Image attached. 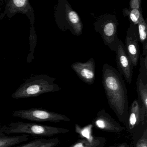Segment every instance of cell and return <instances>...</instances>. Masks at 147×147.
Wrapping results in <instances>:
<instances>
[{
    "instance_id": "obj_1",
    "label": "cell",
    "mask_w": 147,
    "mask_h": 147,
    "mask_svg": "<svg viewBox=\"0 0 147 147\" xmlns=\"http://www.w3.org/2000/svg\"><path fill=\"white\" fill-rule=\"evenodd\" d=\"M102 84L108 104L119 120L126 124L129 114V102L126 86L123 76L107 63L102 68Z\"/></svg>"
},
{
    "instance_id": "obj_16",
    "label": "cell",
    "mask_w": 147,
    "mask_h": 147,
    "mask_svg": "<svg viewBox=\"0 0 147 147\" xmlns=\"http://www.w3.org/2000/svg\"><path fill=\"white\" fill-rule=\"evenodd\" d=\"M146 20L144 18L143 16H141L139 23L137 25L139 42L142 45L143 56L147 55V24Z\"/></svg>"
},
{
    "instance_id": "obj_9",
    "label": "cell",
    "mask_w": 147,
    "mask_h": 147,
    "mask_svg": "<svg viewBox=\"0 0 147 147\" xmlns=\"http://www.w3.org/2000/svg\"><path fill=\"white\" fill-rule=\"evenodd\" d=\"M92 123L98 129L111 133H120L125 129V127L113 118L105 109L98 112Z\"/></svg>"
},
{
    "instance_id": "obj_10",
    "label": "cell",
    "mask_w": 147,
    "mask_h": 147,
    "mask_svg": "<svg viewBox=\"0 0 147 147\" xmlns=\"http://www.w3.org/2000/svg\"><path fill=\"white\" fill-rule=\"evenodd\" d=\"M17 13L25 14L33 26L35 17L34 11L28 0H11L7 1L5 13L8 18H11ZM31 24V25H32Z\"/></svg>"
},
{
    "instance_id": "obj_18",
    "label": "cell",
    "mask_w": 147,
    "mask_h": 147,
    "mask_svg": "<svg viewBox=\"0 0 147 147\" xmlns=\"http://www.w3.org/2000/svg\"><path fill=\"white\" fill-rule=\"evenodd\" d=\"M92 125H89L83 128H81L79 125H76V131L82 136L83 138H89L92 137Z\"/></svg>"
},
{
    "instance_id": "obj_20",
    "label": "cell",
    "mask_w": 147,
    "mask_h": 147,
    "mask_svg": "<svg viewBox=\"0 0 147 147\" xmlns=\"http://www.w3.org/2000/svg\"><path fill=\"white\" fill-rule=\"evenodd\" d=\"M49 140V139L45 138H38L29 142L27 143L24 144L20 146L14 147H38L47 142Z\"/></svg>"
},
{
    "instance_id": "obj_21",
    "label": "cell",
    "mask_w": 147,
    "mask_h": 147,
    "mask_svg": "<svg viewBox=\"0 0 147 147\" xmlns=\"http://www.w3.org/2000/svg\"><path fill=\"white\" fill-rule=\"evenodd\" d=\"M59 142H60V140L57 138H52V139H49L47 142L38 147H55L57 145Z\"/></svg>"
},
{
    "instance_id": "obj_7",
    "label": "cell",
    "mask_w": 147,
    "mask_h": 147,
    "mask_svg": "<svg viewBox=\"0 0 147 147\" xmlns=\"http://www.w3.org/2000/svg\"><path fill=\"white\" fill-rule=\"evenodd\" d=\"M114 51L116 54V63L119 72L123 76L126 82L131 84L133 76V66L124 45L120 39L117 41Z\"/></svg>"
},
{
    "instance_id": "obj_15",
    "label": "cell",
    "mask_w": 147,
    "mask_h": 147,
    "mask_svg": "<svg viewBox=\"0 0 147 147\" xmlns=\"http://www.w3.org/2000/svg\"><path fill=\"white\" fill-rule=\"evenodd\" d=\"M29 139V136L27 134L16 136L0 135V147H14Z\"/></svg>"
},
{
    "instance_id": "obj_22",
    "label": "cell",
    "mask_w": 147,
    "mask_h": 147,
    "mask_svg": "<svg viewBox=\"0 0 147 147\" xmlns=\"http://www.w3.org/2000/svg\"><path fill=\"white\" fill-rule=\"evenodd\" d=\"M142 1L141 0H131L129 1V9H142L141 7Z\"/></svg>"
},
{
    "instance_id": "obj_23",
    "label": "cell",
    "mask_w": 147,
    "mask_h": 147,
    "mask_svg": "<svg viewBox=\"0 0 147 147\" xmlns=\"http://www.w3.org/2000/svg\"><path fill=\"white\" fill-rule=\"evenodd\" d=\"M140 67L139 70L147 72V55H140Z\"/></svg>"
},
{
    "instance_id": "obj_19",
    "label": "cell",
    "mask_w": 147,
    "mask_h": 147,
    "mask_svg": "<svg viewBox=\"0 0 147 147\" xmlns=\"http://www.w3.org/2000/svg\"><path fill=\"white\" fill-rule=\"evenodd\" d=\"M135 147H147V128L145 125L135 144Z\"/></svg>"
},
{
    "instance_id": "obj_6",
    "label": "cell",
    "mask_w": 147,
    "mask_h": 147,
    "mask_svg": "<svg viewBox=\"0 0 147 147\" xmlns=\"http://www.w3.org/2000/svg\"><path fill=\"white\" fill-rule=\"evenodd\" d=\"M12 116L15 117L37 122L59 123L61 121L69 122V118L63 114L49 111L40 108H30L18 110L13 112Z\"/></svg>"
},
{
    "instance_id": "obj_5",
    "label": "cell",
    "mask_w": 147,
    "mask_h": 147,
    "mask_svg": "<svg viewBox=\"0 0 147 147\" xmlns=\"http://www.w3.org/2000/svg\"><path fill=\"white\" fill-rule=\"evenodd\" d=\"M94 30L99 33L106 46L114 51L118 38V22L115 14L106 13L98 17L94 23Z\"/></svg>"
},
{
    "instance_id": "obj_12",
    "label": "cell",
    "mask_w": 147,
    "mask_h": 147,
    "mask_svg": "<svg viewBox=\"0 0 147 147\" xmlns=\"http://www.w3.org/2000/svg\"><path fill=\"white\" fill-rule=\"evenodd\" d=\"M136 89L138 99L141 107V117L142 124L147 123V72L139 71L137 79Z\"/></svg>"
},
{
    "instance_id": "obj_11",
    "label": "cell",
    "mask_w": 147,
    "mask_h": 147,
    "mask_svg": "<svg viewBox=\"0 0 147 147\" xmlns=\"http://www.w3.org/2000/svg\"><path fill=\"white\" fill-rule=\"evenodd\" d=\"M71 67L83 82L88 85L93 84L95 78V62L93 58L85 63H74Z\"/></svg>"
},
{
    "instance_id": "obj_2",
    "label": "cell",
    "mask_w": 147,
    "mask_h": 147,
    "mask_svg": "<svg viewBox=\"0 0 147 147\" xmlns=\"http://www.w3.org/2000/svg\"><path fill=\"white\" fill-rule=\"evenodd\" d=\"M56 79L46 75L36 76L27 79L13 93L14 99L35 97L43 94L54 92L61 90L55 83Z\"/></svg>"
},
{
    "instance_id": "obj_3",
    "label": "cell",
    "mask_w": 147,
    "mask_h": 147,
    "mask_svg": "<svg viewBox=\"0 0 147 147\" xmlns=\"http://www.w3.org/2000/svg\"><path fill=\"white\" fill-rule=\"evenodd\" d=\"M55 18L56 23L61 30L69 31L72 35L77 36L82 35V21L67 0L58 1L55 7Z\"/></svg>"
},
{
    "instance_id": "obj_17",
    "label": "cell",
    "mask_w": 147,
    "mask_h": 147,
    "mask_svg": "<svg viewBox=\"0 0 147 147\" xmlns=\"http://www.w3.org/2000/svg\"><path fill=\"white\" fill-rule=\"evenodd\" d=\"M123 15L124 17H128L130 23L137 26L141 16H142V9H130L124 8L123 9Z\"/></svg>"
},
{
    "instance_id": "obj_24",
    "label": "cell",
    "mask_w": 147,
    "mask_h": 147,
    "mask_svg": "<svg viewBox=\"0 0 147 147\" xmlns=\"http://www.w3.org/2000/svg\"><path fill=\"white\" fill-rule=\"evenodd\" d=\"M117 147H130V146L127 142H123L119 144Z\"/></svg>"
},
{
    "instance_id": "obj_4",
    "label": "cell",
    "mask_w": 147,
    "mask_h": 147,
    "mask_svg": "<svg viewBox=\"0 0 147 147\" xmlns=\"http://www.w3.org/2000/svg\"><path fill=\"white\" fill-rule=\"evenodd\" d=\"M69 131L68 129L64 128L23 122H11L0 127V135L7 136L24 133L38 136L51 137Z\"/></svg>"
},
{
    "instance_id": "obj_8",
    "label": "cell",
    "mask_w": 147,
    "mask_h": 147,
    "mask_svg": "<svg viewBox=\"0 0 147 147\" xmlns=\"http://www.w3.org/2000/svg\"><path fill=\"white\" fill-rule=\"evenodd\" d=\"M138 42L139 38L137 26L130 23L129 26L126 31L124 45L133 67L137 66L140 57Z\"/></svg>"
},
{
    "instance_id": "obj_13",
    "label": "cell",
    "mask_w": 147,
    "mask_h": 147,
    "mask_svg": "<svg viewBox=\"0 0 147 147\" xmlns=\"http://www.w3.org/2000/svg\"><path fill=\"white\" fill-rule=\"evenodd\" d=\"M144 124L142 122L141 105L138 99H135L132 102L129 111L126 124L127 130L131 134H135L140 129V125Z\"/></svg>"
},
{
    "instance_id": "obj_14",
    "label": "cell",
    "mask_w": 147,
    "mask_h": 147,
    "mask_svg": "<svg viewBox=\"0 0 147 147\" xmlns=\"http://www.w3.org/2000/svg\"><path fill=\"white\" fill-rule=\"evenodd\" d=\"M105 138L93 136L82 138L69 147H104L106 142Z\"/></svg>"
}]
</instances>
